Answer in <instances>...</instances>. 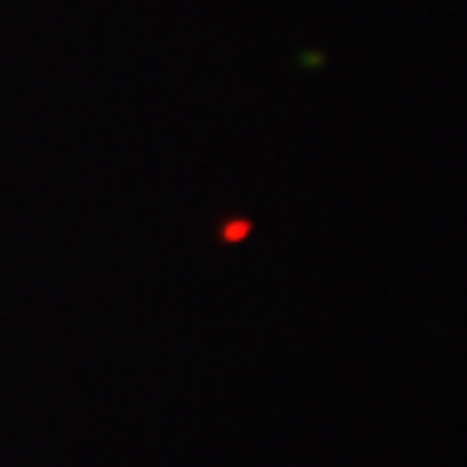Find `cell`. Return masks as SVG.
I'll use <instances>...</instances> for the list:
<instances>
[{
	"label": "cell",
	"mask_w": 467,
	"mask_h": 467,
	"mask_svg": "<svg viewBox=\"0 0 467 467\" xmlns=\"http://www.w3.org/2000/svg\"><path fill=\"white\" fill-rule=\"evenodd\" d=\"M245 230H250V226H245V223H234V226H226V238L234 242V238H242V234H245Z\"/></svg>",
	"instance_id": "obj_1"
}]
</instances>
